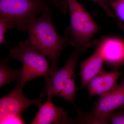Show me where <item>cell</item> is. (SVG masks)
<instances>
[{
    "instance_id": "cell-1",
    "label": "cell",
    "mask_w": 124,
    "mask_h": 124,
    "mask_svg": "<svg viewBox=\"0 0 124 124\" xmlns=\"http://www.w3.org/2000/svg\"><path fill=\"white\" fill-rule=\"evenodd\" d=\"M52 10L44 13L28 25L29 38L27 41L48 57L51 63V71L54 72L58 70L60 54L70 44L71 38L66 29L64 36L58 34L52 22Z\"/></svg>"
},
{
    "instance_id": "cell-2",
    "label": "cell",
    "mask_w": 124,
    "mask_h": 124,
    "mask_svg": "<svg viewBox=\"0 0 124 124\" xmlns=\"http://www.w3.org/2000/svg\"><path fill=\"white\" fill-rule=\"evenodd\" d=\"M65 0L70 17V26L66 29L71 38L70 44L85 50L93 46L91 39L99 31L98 25L78 0Z\"/></svg>"
},
{
    "instance_id": "cell-3",
    "label": "cell",
    "mask_w": 124,
    "mask_h": 124,
    "mask_svg": "<svg viewBox=\"0 0 124 124\" xmlns=\"http://www.w3.org/2000/svg\"><path fill=\"white\" fill-rule=\"evenodd\" d=\"M46 55L27 41H21L10 50V57L23 63L19 80L21 86L37 78L47 76L51 71Z\"/></svg>"
},
{
    "instance_id": "cell-4",
    "label": "cell",
    "mask_w": 124,
    "mask_h": 124,
    "mask_svg": "<svg viewBox=\"0 0 124 124\" xmlns=\"http://www.w3.org/2000/svg\"><path fill=\"white\" fill-rule=\"evenodd\" d=\"M51 10L42 0H0V14L14 21L17 29L23 32L27 31L28 25L38 14Z\"/></svg>"
},
{
    "instance_id": "cell-5",
    "label": "cell",
    "mask_w": 124,
    "mask_h": 124,
    "mask_svg": "<svg viewBox=\"0 0 124 124\" xmlns=\"http://www.w3.org/2000/svg\"><path fill=\"white\" fill-rule=\"evenodd\" d=\"M94 104L91 111L85 113L86 122L89 124H108L107 116L124 106V76L116 88L100 95Z\"/></svg>"
},
{
    "instance_id": "cell-6",
    "label": "cell",
    "mask_w": 124,
    "mask_h": 124,
    "mask_svg": "<svg viewBox=\"0 0 124 124\" xmlns=\"http://www.w3.org/2000/svg\"><path fill=\"white\" fill-rule=\"evenodd\" d=\"M85 50L80 47H75L62 69L55 72H51L49 76L44 77L45 86L41 93V98L46 96L53 97L54 95L58 96L68 80L71 78L75 77V69L78 59Z\"/></svg>"
},
{
    "instance_id": "cell-7",
    "label": "cell",
    "mask_w": 124,
    "mask_h": 124,
    "mask_svg": "<svg viewBox=\"0 0 124 124\" xmlns=\"http://www.w3.org/2000/svg\"><path fill=\"white\" fill-rule=\"evenodd\" d=\"M23 88L18 80L17 85L8 94L0 99V120L7 116H22L24 111L32 105L38 106L43 101L42 98L30 99L24 96Z\"/></svg>"
},
{
    "instance_id": "cell-8",
    "label": "cell",
    "mask_w": 124,
    "mask_h": 124,
    "mask_svg": "<svg viewBox=\"0 0 124 124\" xmlns=\"http://www.w3.org/2000/svg\"><path fill=\"white\" fill-rule=\"evenodd\" d=\"M95 51L89 57L81 62L79 76L81 80L80 88H86L89 82L104 69L103 54V37L93 42Z\"/></svg>"
},
{
    "instance_id": "cell-9",
    "label": "cell",
    "mask_w": 124,
    "mask_h": 124,
    "mask_svg": "<svg viewBox=\"0 0 124 124\" xmlns=\"http://www.w3.org/2000/svg\"><path fill=\"white\" fill-rule=\"evenodd\" d=\"M52 98V97L48 96L46 101L38 104V112L30 124H69V117H68L67 112L61 107L54 106Z\"/></svg>"
},
{
    "instance_id": "cell-10",
    "label": "cell",
    "mask_w": 124,
    "mask_h": 124,
    "mask_svg": "<svg viewBox=\"0 0 124 124\" xmlns=\"http://www.w3.org/2000/svg\"><path fill=\"white\" fill-rule=\"evenodd\" d=\"M122 72L119 69L107 72L103 69L89 82L86 86L89 99L115 89L118 86L117 80Z\"/></svg>"
},
{
    "instance_id": "cell-11",
    "label": "cell",
    "mask_w": 124,
    "mask_h": 124,
    "mask_svg": "<svg viewBox=\"0 0 124 124\" xmlns=\"http://www.w3.org/2000/svg\"><path fill=\"white\" fill-rule=\"evenodd\" d=\"M104 62L112 70L119 69L124 65V42L114 37H103Z\"/></svg>"
},
{
    "instance_id": "cell-12",
    "label": "cell",
    "mask_w": 124,
    "mask_h": 124,
    "mask_svg": "<svg viewBox=\"0 0 124 124\" xmlns=\"http://www.w3.org/2000/svg\"><path fill=\"white\" fill-rule=\"evenodd\" d=\"M8 58L1 59L0 62V87L10 84L12 81H16L20 78V71L11 69L7 65Z\"/></svg>"
},
{
    "instance_id": "cell-13",
    "label": "cell",
    "mask_w": 124,
    "mask_h": 124,
    "mask_svg": "<svg viewBox=\"0 0 124 124\" xmlns=\"http://www.w3.org/2000/svg\"><path fill=\"white\" fill-rule=\"evenodd\" d=\"M77 90L76 86L75 77L71 78L63 86L58 96L70 102L76 106L74 99Z\"/></svg>"
},
{
    "instance_id": "cell-14",
    "label": "cell",
    "mask_w": 124,
    "mask_h": 124,
    "mask_svg": "<svg viewBox=\"0 0 124 124\" xmlns=\"http://www.w3.org/2000/svg\"><path fill=\"white\" fill-rule=\"evenodd\" d=\"M16 27V23L11 19L0 14V44L8 43L5 39V35L9 29Z\"/></svg>"
},
{
    "instance_id": "cell-15",
    "label": "cell",
    "mask_w": 124,
    "mask_h": 124,
    "mask_svg": "<svg viewBox=\"0 0 124 124\" xmlns=\"http://www.w3.org/2000/svg\"><path fill=\"white\" fill-rule=\"evenodd\" d=\"M110 7L112 9L117 17L124 23V0L112 1L110 4Z\"/></svg>"
},
{
    "instance_id": "cell-16",
    "label": "cell",
    "mask_w": 124,
    "mask_h": 124,
    "mask_svg": "<svg viewBox=\"0 0 124 124\" xmlns=\"http://www.w3.org/2000/svg\"><path fill=\"white\" fill-rule=\"evenodd\" d=\"M108 123L112 124H124V110L113 111L107 116Z\"/></svg>"
},
{
    "instance_id": "cell-17",
    "label": "cell",
    "mask_w": 124,
    "mask_h": 124,
    "mask_svg": "<svg viewBox=\"0 0 124 124\" xmlns=\"http://www.w3.org/2000/svg\"><path fill=\"white\" fill-rule=\"evenodd\" d=\"M22 116L10 115L0 120V124H25Z\"/></svg>"
},
{
    "instance_id": "cell-18",
    "label": "cell",
    "mask_w": 124,
    "mask_h": 124,
    "mask_svg": "<svg viewBox=\"0 0 124 124\" xmlns=\"http://www.w3.org/2000/svg\"><path fill=\"white\" fill-rule=\"evenodd\" d=\"M62 13L66 14L67 4L65 0H48Z\"/></svg>"
},
{
    "instance_id": "cell-19",
    "label": "cell",
    "mask_w": 124,
    "mask_h": 124,
    "mask_svg": "<svg viewBox=\"0 0 124 124\" xmlns=\"http://www.w3.org/2000/svg\"><path fill=\"white\" fill-rule=\"evenodd\" d=\"M92 1L98 4L104 10L107 14L109 15L111 13L112 11L110 8L106 4L103 0H91Z\"/></svg>"
},
{
    "instance_id": "cell-20",
    "label": "cell",
    "mask_w": 124,
    "mask_h": 124,
    "mask_svg": "<svg viewBox=\"0 0 124 124\" xmlns=\"http://www.w3.org/2000/svg\"><path fill=\"white\" fill-rule=\"evenodd\" d=\"M117 23V26L121 29V31L123 32L124 35V23L122 22L121 20H120L118 18H116L115 19Z\"/></svg>"
},
{
    "instance_id": "cell-21",
    "label": "cell",
    "mask_w": 124,
    "mask_h": 124,
    "mask_svg": "<svg viewBox=\"0 0 124 124\" xmlns=\"http://www.w3.org/2000/svg\"><path fill=\"white\" fill-rule=\"evenodd\" d=\"M103 0L107 5L108 6L110 7V4L111 1H112L111 0Z\"/></svg>"
},
{
    "instance_id": "cell-22",
    "label": "cell",
    "mask_w": 124,
    "mask_h": 124,
    "mask_svg": "<svg viewBox=\"0 0 124 124\" xmlns=\"http://www.w3.org/2000/svg\"></svg>"
}]
</instances>
